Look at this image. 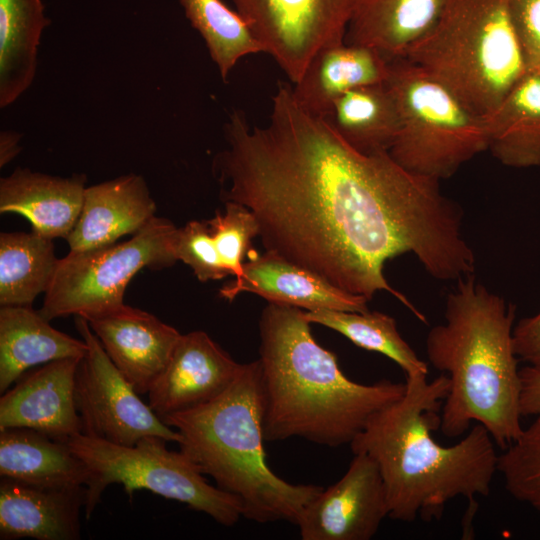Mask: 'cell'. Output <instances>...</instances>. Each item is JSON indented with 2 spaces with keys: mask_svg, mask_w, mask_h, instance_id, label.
Listing matches in <instances>:
<instances>
[{
  "mask_svg": "<svg viewBox=\"0 0 540 540\" xmlns=\"http://www.w3.org/2000/svg\"><path fill=\"white\" fill-rule=\"evenodd\" d=\"M538 511L540 512V509Z\"/></svg>",
  "mask_w": 540,
  "mask_h": 540,
  "instance_id": "cell-38",
  "label": "cell"
},
{
  "mask_svg": "<svg viewBox=\"0 0 540 540\" xmlns=\"http://www.w3.org/2000/svg\"><path fill=\"white\" fill-rule=\"evenodd\" d=\"M323 119L346 143L365 154L389 152L400 129L398 106L387 82L345 93Z\"/></svg>",
  "mask_w": 540,
  "mask_h": 540,
  "instance_id": "cell-26",
  "label": "cell"
},
{
  "mask_svg": "<svg viewBox=\"0 0 540 540\" xmlns=\"http://www.w3.org/2000/svg\"><path fill=\"white\" fill-rule=\"evenodd\" d=\"M488 149L503 165L540 167V75L531 71L485 118Z\"/></svg>",
  "mask_w": 540,
  "mask_h": 540,
  "instance_id": "cell-24",
  "label": "cell"
},
{
  "mask_svg": "<svg viewBox=\"0 0 540 540\" xmlns=\"http://www.w3.org/2000/svg\"><path fill=\"white\" fill-rule=\"evenodd\" d=\"M513 345L518 359L540 368V313L521 319L513 327Z\"/></svg>",
  "mask_w": 540,
  "mask_h": 540,
  "instance_id": "cell-34",
  "label": "cell"
},
{
  "mask_svg": "<svg viewBox=\"0 0 540 540\" xmlns=\"http://www.w3.org/2000/svg\"><path fill=\"white\" fill-rule=\"evenodd\" d=\"M388 511L376 461L356 453L342 478L306 505L296 525L303 540H369Z\"/></svg>",
  "mask_w": 540,
  "mask_h": 540,
  "instance_id": "cell-12",
  "label": "cell"
},
{
  "mask_svg": "<svg viewBox=\"0 0 540 540\" xmlns=\"http://www.w3.org/2000/svg\"><path fill=\"white\" fill-rule=\"evenodd\" d=\"M403 396L380 410L350 443L353 454L373 458L382 475L388 517L401 522L440 520L446 504L457 497L475 512L476 497H487L498 472L495 442L476 423L458 443L442 446L433 432L440 429L441 410L449 391L442 373L406 375Z\"/></svg>",
  "mask_w": 540,
  "mask_h": 540,
  "instance_id": "cell-2",
  "label": "cell"
},
{
  "mask_svg": "<svg viewBox=\"0 0 540 540\" xmlns=\"http://www.w3.org/2000/svg\"><path fill=\"white\" fill-rule=\"evenodd\" d=\"M445 0H358L344 42L404 57L437 20Z\"/></svg>",
  "mask_w": 540,
  "mask_h": 540,
  "instance_id": "cell-23",
  "label": "cell"
},
{
  "mask_svg": "<svg viewBox=\"0 0 540 540\" xmlns=\"http://www.w3.org/2000/svg\"><path fill=\"white\" fill-rule=\"evenodd\" d=\"M390 62L378 50L346 42L321 49L301 78L291 87L297 103L323 118L345 93L363 86L384 83Z\"/></svg>",
  "mask_w": 540,
  "mask_h": 540,
  "instance_id": "cell-20",
  "label": "cell"
},
{
  "mask_svg": "<svg viewBox=\"0 0 540 540\" xmlns=\"http://www.w3.org/2000/svg\"><path fill=\"white\" fill-rule=\"evenodd\" d=\"M167 441L147 436L132 446L118 445L84 434L66 443L89 468L85 514L88 519L105 488L119 483L129 497L146 489L164 498L186 504L230 527L243 517L239 498L210 485L201 468L181 451L167 449Z\"/></svg>",
  "mask_w": 540,
  "mask_h": 540,
  "instance_id": "cell-8",
  "label": "cell"
},
{
  "mask_svg": "<svg viewBox=\"0 0 540 540\" xmlns=\"http://www.w3.org/2000/svg\"><path fill=\"white\" fill-rule=\"evenodd\" d=\"M242 368L206 332L181 334L173 354L148 391V404L166 417L192 410L221 395Z\"/></svg>",
  "mask_w": 540,
  "mask_h": 540,
  "instance_id": "cell-13",
  "label": "cell"
},
{
  "mask_svg": "<svg viewBox=\"0 0 540 540\" xmlns=\"http://www.w3.org/2000/svg\"><path fill=\"white\" fill-rule=\"evenodd\" d=\"M386 82L400 115L389 153L405 169L440 181L488 149L485 119L411 62L391 60Z\"/></svg>",
  "mask_w": 540,
  "mask_h": 540,
  "instance_id": "cell-7",
  "label": "cell"
},
{
  "mask_svg": "<svg viewBox=\"0 0 540 540\" xmlns=\"http://www.w3.org/2000/svg\"><path fill=\"white\" fill-rule=\"evenodd\" d=\"M497 469L513 498L540 509V415L498 456Z\"/></svg>",
  "mask_w": 540,
  "mask_h": 540,
  "instance_id": "cell-30",
  "label": "cell"
},
{
  "mask_svg": "<svg viewBox=\"0 0 540 540\" xmlns=\"http://www.w3.org/2000/svg\"><path fill=\"white\" fill-rule=\"evenodd\" d=\"M85 319L113 364L139 394L148 393L181 337L151 313L125 304Z\"/></svg>",
  "mask_w": 540,
  "mask_h": 540,
  "instance_id": "cell-15",
  "label": "cell"
},
{
  "mask_svg": "<svg viewBox=\"0 0 540 540\" xmlns=\"http://www.w3.org/2000/svg\"><path fill=\"white\" fill-rule=\"evenodd\" d=\"M52 240L34 231L0 234L1 306H31L47 292L59 263Z\"/></svg>",
  "mask_w": 540,
  "mask_h": 540,
  "instance_id": "cell-27",
  "label": "cell"
},
{
  "mask_svg": "<svg viewBox=\"0 0 540 540\" xmlns=\"http://www.w3.org/2000/svg\"><path fill=\"white\" fill-rule=\"evenodd\" d=\"M402 58L483 118L528 72L507 0H445Z\"/></svg>",
  "mask_w": 540,
  "mask_h": 540,
  "instance_id": "cell-6",
  "label": "cell"
},
{
  "mask_svg": "<svg viewBox=\"0 0 540 540\" xmlns=\"http://www.w3.org/2000/svg\"><path fill=\"white\" fill-rule=\"evenodd\" d=\"M0 476L50 487H87L92 478L66 442L21 427L0 429Z\"/></svg>",
  "mask_w": 540,
  "mask_h": 540,
  "instance_id": "cell-22",
  "label": "cell"
},
{
  "mask_svg": "<svg viewBox=\"0 0 540 540\" xmlns=\"http://www.w3.org/2000/svg\"><path fill=\"white\" fill-rule=\"evenodd\" d=\"M294 84L323 48L343 43L358 0H232Z\"/></svg>",
  "mask_w": 540,
  "mask_h": 540,
  "instance_id": "cell-11",
  "label": "cell"
},
{
  "mask_svg": "<svg viewBox=\"0 0 540 540\" xmlns=\"http://www.w3.org/2000/svg\"><path fill=\"white\" fill-rule=\"evenodd\" d=\"M174 251L177 260L188 265L202 282L230 275L217 252L207 221L194 220L177 228Z\"/></svg>",
  "mask_w": 540,
  "mask_h": 540,
  "instance_id": "cell-32",
  "label": "cell"
},
{
  "mask_svg": "<svg viewBox=\"0 0 540 540\" xmlns=\"http://www.w3.org/2000/svg\"><path fill=\"white\" fill-rule=\"evenodd\" d=\"M186 18L199 32L226 81L235 65L244 57L265 53L248 23L221 0H179Z\"/></svg>",
  "mask_w": 540,
  "mask_h": 540,
  "instance_id": "cell-28",
  "label": "cell"
},
{
  "mask_svg": "<svg viewBox=\"0 0 540 540\" xmlns=\"http://www.w3.org/2000/svg\"><path fill=\"white\" fill-rule=\"evenodd\" d=\"M300 308L269 303L259 321L264 437H300L336 448L350 445L373 415L399 400L405 383L349 379L337 357L314 339Z\"/></svg>",
  "mask_w": 540,
  "mask_h": 540,
  "instance_id": "cell-3",
  "label": "cell"
},
{
  "mask_svg": "<svg viewBox=\"0 0 540 540\" xmlns=\"http://www.w3.org/2000/svg\"><path fill=\"white\" fill-rule=\"evenodd\" d=\"M242 292L257 294L269 303L307 311H369L366 297L346 292L317 273L267 250L259 255L252 249L242 275L225 284L219 293L232 301Z\"/></svg>",
  "mask_w": 540,
  "mask_h": 540,
  "instance_id": "cell-16",
  "label": "cell"
},
{
  "mask_svg": "<svg viewBox=\"0 0 540 540\" xmlns=\"http://www.w3.org/2000/svg\"><path fill=\"white\" fill-rule=\"evenodd\" d=\"M86 495L85 486H40L1 477L0 538L78 540Z\"/></svg>",
  "mask_w": 540,
  "mask_h": 540,
  "instance_id": "cell-17",
  "label": "cell"
},
{
  "mask_svg": "<svg viewBox=\"0 0 540 540\" xmlns=\"http://www.w3.org/2000/svg\"><path fill=\"white\" fill-rule=\"evenodd\" d=\"M215 247L230 275L239 278L244 259L250 253L252 240L259 236V227L253 213L245 206L228 201L225 210L206 220Z\"/></svg>",
  "mask_w": 540,
  "mask_h": 540,
  "instance_id": "cell-31",
  "label": "cell"
},
{
  "mask_svg": "<svg viewBox=\"0 0 540 540\" xmlns=\"http://www.w3.org/2000/svg\"><path fill=\"white\" fill-rule=\"evenodd\" d=\"M457 281L446 298L445 322L426 338L429 362L449 378L440 430L454 438L478 423L506 449L524 429L513 345L516 308L472 274Z\"/></svg>",
  "mask_w": 540,
  "mask_h": 540,
  "instance_id": "cell-4",
  "label": "cell"
},
{
  "mask_svg": "<svg viewBox=\"0 0 540 540\" xmlns=\"http://www.w3.org/2000/svg\"><path fill=\"white\" fill-rule=\"evenodd\" d=\"M80 359L54 360L19 377L0 398V429L29 428L62 442L82 434L74 393Z\"/></svg>",
  "mask_w": 540,
  "mask_h": 540,
  "instance_id": "cell-14",
  "label": "cell"
},
{
  "mask_svg": "<svg viewBox=\"0 0 540 540\" xmlns=\"http://www.w3.org/2000/svg\"><path fill=\"white\" fill-rule=\"evenodd\" d=\"M227 148L213 160L221 198L255 216L267 251L336 287L371 300L390 286L385 263L413 253L435 279L456 280L475 255L463 238L462 208L439 180L413 173L389 152L365 154L280 84L267 125L251 127L240 110L224 125Z\"/></svg>",
  "mask_w": 540,
  "mask_h": 540,
  "instance_id": "cell-1",
  "label": "cell"
},
{
  "mask_svg": "<svg viewBox=\"0 0 540 540\" xmlns=\"http://www.w3.org/2000/svg\"><path fill=\"white\" fill-rule=\"evenodd\" d=\"M75 325L87 343L75 376V404L82 434L114 444L132 446L147 436L179 443L180 434L168 426L113 364L88 321Z\"/></svg>",
  "mask_w": 540,
  "mask_h": 540,
  "instance_id": "cell-10",
  "label": "cell"
},
{
  "mask_svg": "<svg viewBox=\"0 0 540 540\" xmlns=\"http://www.w3.org/2000/svg\"><path fill=\"white\" fill-rule=\"evenodd\" d=\"M20 133L4 130L0 133V167L6 166L16 158L21 151Z\"/></svg>",
  "mask_w": 540,
  "mask_h": 540,
  "instance_id": "cell-36",
  "label": "cell"
},
{
  "mask_svg": "<svg viewBox=\"0 0 540 540\" xmlns=\"http://www.w3.org/2000/svg\"><path fill=\"white\" fill-rule=\"evenodd\" d=\"M177 228L155 217L132 238L86 251H69L59 259L40 313L51 321L67 315L84 318L124 304L128 283L142 269H162L177 262Z\"/></svg>",
  "mask_w": 540,
  "mask_h": 540,
  "instance_id": "cell-9",
  "label": "cell"
},
{
  "mask_svg": "<svg viewBox=\"0 0 540 540\" xmlns=\"http://www.w3.org/2000/svg\"><path fill=\"white\" fill-rule=\"evenodd\" d=\"M528 70L540 63V0H507Z\"/></svg>",
  "mask_w": 540,
  "mask_h": 540,
  "instance_id": "cell-33",
  "label": "cell"
},
{
  "mask_svg": "<svg viewBox=\"0 0 540 540\" xmlns=\"http://www.w3.org/2000/svg\"><path fill=\"white\" fill-rule=\"evenodd\" d=\"M31 306H1L0 392L4 393L28 369L63 358H82L88 349L55 328Z\"/></svg>",
  "mask_w": 540,
  "mask_h": 540,
  "instance_id": "cell-21",
  "label": "cell"
},
{
  "mask_svg": "<svg viewBox=\"0 0 540 540\" xmlns=\"http://www.w3.org/2000/svg\"><path fill=\"white\" fill-rule=\"evenodd\" d=\"M528 71H531L540 75V63L530 68Z\"/></svg>",
  "mask_w": 540,
  "mask_h": 540,
  "instance_id": "cell-37",
  "label": "cell"
},
{
  "mask_svg": "<svg viewBox=\"0 0 540 540\" xmlns=\"http://www.w3.org/2000/svg\"><path fill=\"white\" fill-rule=\"evenodd\" d=\"M310 323L330 328L356 346L385 355L405 372L428 374V365L421 360L398 331L393 317L378 311L364 313L320 309L304 311Z\"/></svg>",
  "mask_w": 540,
  "mask_h": 540,
  "instance_id": "cell-29",
  "label": "cell"
},
{
  "mask_svg": "<svg viewBox=\"0 0 540 540\" xmlns=\"http://www.w3.org/2000/svg\"><path fill=\"white\" fill-rule=\"evenodd\" d=\"M520 375V413L522 417L540 415V368L525 366Z\"/></svg>",
  "mask_w": 540,
  "mask_h": 540,
  "instance_id": "cell-35",
  "label": "cell"
},
{
  "mask_svg": "<svg viewBox=\"0 0 540 540\" xmlns=\"http://www.w3.org/2000/svg\"><path fill=\"white\" fill-rule=\"evenodd\" d=\"M264 412L261 368L255 360L242 364L217 398L163 421L180 434V451L218 488L240 499L243 517L257 523L297 524L323 487L292 484L270 469L264 450Z\"/></svg>",
  "mask_w": 540,
  "mask_h": 540,
  "instance_id": "cell-5",
  "label": "cell"
},
{
  "mask_svg": "<svg viewBox=\"0 0 540 540\" xmlns=\"http://www.w3.org/2000/svg\"><path fill=\"white\" fill-rule=\"evenodd\" d=\"M86 175L53 176L16 168L0 179V213L24 216L32 231L50 238H67L80 215Z\"/></svg>",
  "mask_w": 540,
  "mask_h": 540,
  "instance_id": "cell-19",
  "label": "cell"
},
{
  "mask_svg": "<svg viewBox=\"0 0 540 540\" xmlns=\"http://www.w3.org/2000/svg\"><path fill=\"white\" fill-rule=\"evenodd\" d=\"M51 24L41 0H0V107L32 85L43 31Z\"/></svg>",
  "mask_w": 540,
  "mask_h": 540,
  "instance_id": "cell-25",
  "label": "cell"
},
{
  "mask_svg": "<svg viewBox=\"0 0 540 540\" xmlns=\"http://www.w3.org/2000/svg\"><path fill=\"white\" fill-rule=\"evenodd\" d=\"M156 204L141 175L130 173L86 187L78 220L66 238L70 251H86L135 235L155 217Z\"/></svg>",
  "mask_w": 540,
  "mask_h": 540,
  "instance_id": "cell-18",
  "label": "cell"
}]
</instances>
